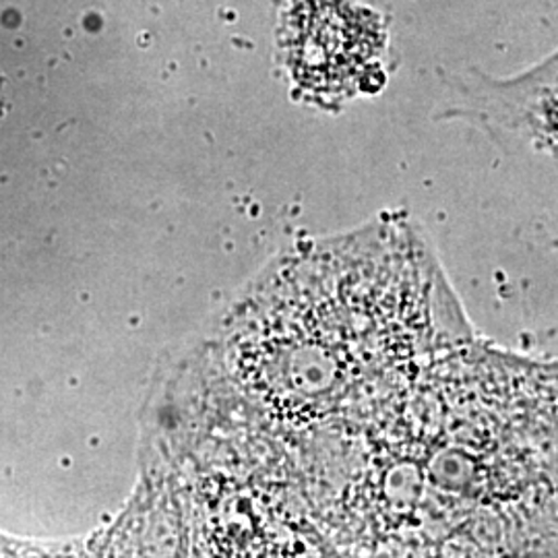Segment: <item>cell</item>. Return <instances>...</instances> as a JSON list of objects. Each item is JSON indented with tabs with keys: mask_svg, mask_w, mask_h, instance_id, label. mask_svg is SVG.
<instances>
[{
	"mask_svg": "<svg viewBox=\"0 0 558 558\" xmlns=\"http://www.w3.org/2000/svg\"><path fill=\"white\" fill-rule=\"evenodd\" d=\"M283 44L304 89L345 96L377 73L383 32L373 13L348 0H294Z\"/></svg>",
	"mask_w": 558,
	"mask_h": 558,
	"instance_id": "2",
	"label": "cell"
},
{
	"mask_svg": "<svg viewBox=\"0 0 558 558\" xmlns=\"http://www.w3.org/2000/svg\"><path fill=\"white\" fill-rule=\"evenodd\" d=\"M470 336L426 253L368 240L327 271L296 276L239 319L240 383L276 418L315 424L387 398L442 343Z\"/></svg>",
	"mask_w": 558,
	"mask_h": 558,
	"instance_id": "1",
	"label": "cell"
},
{
	"mask_svg": "<svg viewBox=\"0 0 558 558\" xmlns=\"http://www.w3.org/2000/svg\"><path fill=\"white\" fill-rule=\"evenodd\" d=\"M470 112L497 140L558 154V66L468 92Z\"/></svg>",
	"mask_w": 558,
	"mask_h": 558,
	"instance_id": "3",
	"label": "cell"
}]
</instances>
